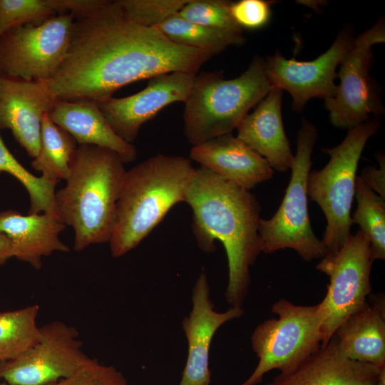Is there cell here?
<instances>
[{
    "instance_id": "19",
    "label": "cell",
    "mask_w": 385,
    "mask_h": 385,
    "mask_svg": "<svg viewBox=\"0 0 385 385\" xmlns=\"http://www.w3.org/2000/svg\"><path fill=\"white\" fill-rule=\"evenodd\" d=\"M283 91L272 88L237 128V137L264 158L279 172L291 169L294 155L286 136L282 118Z\"/></svg>"
},
{
    "instance_id": "28",
    "label": "cell",
    "mask_w": 385,
    "mask_h": 385,
    "mask_svg": "<svg viewBox=\"0 0 385 385\" xmlns=\"http://www.w3.org/2000/svg\"><path fill=\"white\" fill-rule=\"evenodd\" d=\"M231 1L225 0H189L178 14L204 26L221 31L242 33L230 13Z\"/></svg>"
},
{
    "instance_id": "7",
    "label": "cell",
    "mask_w": 385,
    "mask_h": 385,
    "mask_svg": "<svg viewBox=\"0 0 385 385\" xmlns=\"http://www.w3.org/2000/svg\"><path fill=\"white\" fill-rule=\"evenodd\" d=\"M277 315L256 327L250 340L258 363L240 385H257L273 369L288 374L321 348L323 314L320 302L297 305L279 299L272 307Z\"/></svg>"
},
{
    "instance_id": "25",
    "label": "cell",
    "mask_w": 385,
    "mask_h": 385,
    "mask_svg": "<svg viewBox=\"0 0 385 385\" xmlns=\"http://www.w3.org/2000/svg\"><path fill=\"white\" fill-rule=\"evenodd\" d=\"M39 310L36 304L14 311L0 312V361L18 357L38 340Z\"/></svg>"
},
{
    "instance_id": "33",
    "label": "cell",
    "mask_w": 385,
    "mask_h": 385,
    "mask_svg": "<svg viewBox=\"0 0 385 385\" xmlns=\"http://www.w3.org/2000/svg\"><path fill=\"white\" fill-rule=\"evenodd\" d=\"M56 14H69L74 19L83 16L102 6L107 0H48Z\"/></svg>"
},
{
    "instance_id": "18",
    "label": "cell",
    "mask_w": 385,
    "mask_h": 385,
    "mask_svg": "<svg viewBox=\"0 0 385 385\" xmlns=\"http://www.w3.org/2000/svg\"><path fill=\"white\" fill-rule=\"evenodd\" d=\"M190 155L200 167L248 190L274 173L264 158L232 133L192 146Z\"/></svg>"
},
{
    "instance_id": "6",
    "label": "cell",
    "mask_w": 385,
    "mask_h": 385,
    "mask_svg": "<svg viewBox=\"0 0 385 385\" xmlns=\"http://www.w3.org/2000/svg\"><path fill=\"white\" fill-rule=\"evenodd\" d=\"M379 128V122L369 118L348 130L338 145L323 149L330 157L327 165L308 175V196L319 205L327 220L322 240L327 253L337 252L351 235V209L358 163L366 142Z\"/></svg>"
},
{
    "instance_id": "2",
    "label": "cell",
    "mask_w": 385,
    "mask_h": 385,
    "mask_svg": "<svg viewBox=\"0 0 385 385\" xmlns=\"http://www.w3.org/2000/svg\"><path fill=\"white\" fill-rule=\"evenodd\" d=\"M185 202L192 211V230L200 248L212 252L215 240L223 244L228 263L225 299L231 307H242L250 282V267L262 252L258 233L261 207L257 197L200 167Z\"/></svg>"
},
{
    "instance_id": "32",
    "label": "cell",
    "mask_w": 385,
    "mask_h": 385,
    "mask_svg": "<svg viewBox=\"0 0 385 385\" xmlns=\"http://www.w3.org/2000/svg\"><path fill=\"white\" fill-rule=\"evenodd\" d=\"M273 1L240 0L230 4V13L236 24L242 28L257 29L269 22Z\"/></svg>"
},
{
    "instance_id": "26",
    "label": "cell",
    "mask_w": 385,
    "mask_h": 385,
    "mask_svg": "<svg viewBox=\"0 0 385 385\" xmlns=\"http://www.w3.org/2000/svg\"><path fill=\"white\" fill-rule=\"evenodd\" d=\"M355 197L357 207L351 215L352 224H356L368 238L372 260L385 259V198H383L356 176Z\"/></svg>"
},
{
    "instance_id": "8",
    "label": "cell",
    "mask_w": 385,
    "mask_h": 385,
    "mask_svg": "<svg viewBox=\"0 0 385 385\" xmlns=\"http://www.w3.org/2000/svg\"><path fill=\"white\" fill-rule=\"evenodd\" d=\"M317 138L316 127L303 119L297 133L291 178L281 205L271 218L260 220L258 233L263 253L292 249L306 262L320 260L327 253L322 240L312 228L308 210L307 177Z\"/></svg>"
},
{
    "instance_id": "36",
    "label": "cell",
    "mask_w": 385,
    "mask_h": 385,
    "mask_svg": "<svg viewBox=\"0 0 385 385\" xmlns=\"http://www.w3.org/2000/svg\"><path fill=\"white\" fill-rule=\"evenodd\" d=\"M376 385H385V369L382 371Z\"/></svg>"
},
{
    "instance_id": "31",
    "label": "cell",
    "mask_w": 385,
    "mask_h": 385,
    "mask_svg": "<svg viewBox=\"0 0 385 385\" xmlns=\"http://www.w3.org/2000/svg\"><path fill=\"white\" fill-rule=\"evenodd\" d=\"M49 385H130L111 365L88 357L70 376Z\"/></svg>"
},
{
    "instance_id": "16",
    "label": "cell",
    "mask_w": 385,
    "mask_h": 385,
    "mask_svg": "<svg viewBox=\"0 0 385 385\" xmlns=\"http://www.w3.org/2000/svg\"><path fill=\"white\" fill-rule=\"evenodd\" d=\"M55 100L47 81L0 76V130H10L32 158L40 150L43 117Z\"/></svg>"
},
{
    "instance_id": "27",
    "label": "cell",
    "mask_w": 385,
    "mask_h": 385,
    "mask_svg": "<svg viewBox=\"0 0 385 385\" xmlns=\"http://www.w3.org/2000/svg\"><path fill=\"white\" fill-rule=\"evenodd\" d=\"M7 173L17 179L27 190L30 208L40 210L53 202L56 184L43 176L37 177L25 168L11 153L0 135V173Z\"/></svg>"
},
{
    "instance_id": "17",
    "label": "cell",
    "mask_w": 385,
    "mask_h": 385,
    "mask_svg": "<svg viewBox=\"0 0 385 385\" xmlns=\"http://www.w3.org/2000/svg\"><path fill=\"white\" fill-rule=\"evenodd\" d=\"M384 369L350 359L333 335L294 371L279 373L265 385H376Z\"/></svg>"
},
{
    "instance_id": "13",
    "label": "cell",
    "mask_w": 385,
    "mask_h": 385,
    "mask_svg": "<svg viewBox=\"0 0 385 385\" xmlns=\"http://www.w3.org/2000/svg\"><path fill=\"white\" fill-rule=\"evenodd\" d=\"M354 39L351 30L344 29L327 51L308 61L287 58L277 51L265 60V73L272 88L287 91L297 112L312 98L325 101L332 97L337 88V67L352 46Z\"/></svg>"
},
{
    "instance_id": "21",
    "label": "cell",
    "mask_w": 385,
    "mask_h": 385,
    "mask_svg": "<svg viewBox=\"0 0 385 385\" xmlns=\"http://www.w3.org/2000/svg\"><path fill=\"white\" fill-rule=\"evenodd\" d=\"M48 115L78 145H93L114 151L125 164L136 158L135 147L115 133L96 101L55 100Z\"/></svg>"
},
{
    "instance_id": "1",
    "label": "cell",
    "mask_w": 385,
    "mask_h": 385,
    "mask_svg": "<svg viewBox=\"0 0 385 385\" xmlns=\"http://www.w3.org/2000/svg\"><path fill=\"white\" fill-rule=\"evenodd\" d=\"M212 55L172 42L128 19L115 1L74 19L67 55L47 81L56 100L104 101L124 86L172 73L197 74Z\"/></svg>"
},
{
    "instance_id": "12",
    "label": "cell",
    "mask_w": 385,
    "mask_h": 385,
    "mask_svg": "<svg viewBox=\"0 0 385 385\" xmlns=\"http://www.w3.org/2000/svg\"><path fill=\"white\" fill-rule=\"evenodd\" d=\"M76 328L60 321L40 327L38 340L18 357L0 361L9 385H49L70 376L88 356Z\"/></svg>"
},
{
    "instance_id": "24",
    "label": "cell",
    "mask_w": 385,
    "mask_h": 385,
    "mask_svg": "<svg viewBox=\"0 0 385 385\" xmlns=\"http://www.w3.org/2000/svg\"><path fill=\"white\" fill-rule=\"evenodd\" d=\"M172 42L217 54L231 46L245 43L242 33H232L204 26L190 22L178 13L155 26Z\"/></svg>"
},
{
    "instance_id": "20",
    "label": "cell",
    "mask_w": 385,
    "mask_h": 385,
    "mask_svg": "<svg viewBox=\"0 0 385 385\" xmlns=\"http://www.w3.org/2000/svg\"><path fill=\"white\" fill-rule=\"evenodd\" d=\"M65 227L58 216L49 213L23 215L13 210L0 212V233L9 239L14 257L36 270L42 267L43 257L70 251L59 239Z\"/></svg>"
},
{
    "instance_id": "22",
    "label": "cell",
    "mask_w": 385,
    "mask_h": 385,
    "mask_svg": "<svg viewBox=\"0 0 385 385\" xmlns=\"http://www.w3.org/2000/svg\"><path fill=\"white\" fill-rule=\"evenodd\" d=\"M334 335L343 353L354 361L385 366V296L370 294Z\"/></svg>"
},
{
    "instance_id": "34",
    "label": "cell",
    "mask_w": 385,
    "mask_h": 385,
    "mask_svg": "<svg viewBox=\"0 0 385 385\" xmlns=\"http://www.w3.org/2000/svg\"><path fill=\"white\" fill-rule=\"evenodd\" d=\"M379 168L367 166L361 170V179L376 194L385 198V158L382 153L376 156Z\"/></svg>"
},
{
    "instance_id": "30",
    "label": "cell",
    "mask_w": 385,
    "mask_h": 385,
    "mask_svg": "<svg viewBox=\"0 0 385 385\" xmlns=\"http://www.w3.org/2000/svg\"><path fill=\"white\" fill-rule=\"evenodd\" d=\"M189 0H117L125 16L139 24L155 26L177 14Z\"/></svg>"
},
{
    "instance_id": "15",
    "label": "cell",
    "mask_w": 385,
    "mask_h": 385,
    "mask_svg": "<svg viewBox=\"0 0 385 385\" xmlns=\"http://www.w3.org/2000/svg\"><path fill=\"white\" fill-rule=\"evenodd\" d=\"M243 313L239 307H231L223 312L215 311L206 274H200L192 289L191 311L182 322L188 348L179 385L210 384L209 355L212 338L222 325Z\"/></svg>"
},
{
    "instance_id": "23",
    "label": "cell",
    "mask_w": 385,
    "mask_h": 385,
    "mask_svg": "<svg viewBox=\"0 0 385 385\" xmlns=\"http://www.w3.org/2000/svg\"><path fill=\"white\" fill-rule=\"evenodd\" d=\"M77 143L73 137L45 114L41 121L40 150L32 168L51 182L66 180Z\"/></svg>"
},
{
    "instance_id": "37",
    "label": "cell",
    "mask_w": 385,
    "mask_h": 385,
    "mask_svg": "<svg viewBox=\"0 0 385 385\" xmlns=\"http://www.w3.org/2000/svg\"><path fill=\"white\" fill-rule=\"evenodd\" d=\"M0 385H9L8 384H1Z\"/></svg>"
},
{
    "instance_id": "4",
    "label": "cell",
    "mask_w": 385,
    "mask_h": 385,
    "mask_svg": "<svg viewBox=\"0 0 385 385\" xmlns=\"http://www.w3.org/2000/svg\"><path fill=\"white\" fill-rule=\"evenodd\" d=\"M195 170L188 158L158 154L127 170L109 241L113 257L136 247L173 205L185 202Z\"/></svg>"
},
{
    "instance_id": "11",
    "label": "cell",
    "mask_w": 385,
    "mask_h": 385,
    "mask_svg": "<svg viewBox=\"0 0 385 385\" xmlns=\"http://www.w3.org/2000/svg\"><path fill=\"white\" fill-rule=\"evenodd\" d=\"M385 41L384 21L379 20L354 39L339 66L334 96L325 100L332 125L351 129L383 113L375 83L370 76L372 47Z\"/></svg>"
},
{
    "instance_id": "3",
    "label": "cell",
    "mask_w": 385,
    "mask_h": 385,
    "mask_svg": "<svg viewBox=\"0 0 385 385\" xmlns=\"http://www.w3.org/2000/svg\"><path fill=\"white\" fill-rule=\"evenodd\" d=\"M118 154L93 145H78L66 184L56 192L57 214L74 231L73 249L109 242L117 202L127 170Z\"/></svg>"
},
{
    "instance_id": "10",
    "label": "cell",
    "mask_w": 385,
    "mask_h": 385,
    "mask_svg": "<svg viewBox=\"0 0 385 385\" xmlns=\"http://www.w3.org/2000/svg\"><path fill=\"white\" fill-rule=\"evenodd\" d=\"M373 262L370 242L359 230L337 252L327 253L317 263L316 268L329 278L327 293L320 302L323 314L321 347L327 345L337 329L371 294Z\"/></svg>"
},
{
    "instance_id": "35",
    "label": "cell",
    "mask_w": 385,
    "mask_h": 385,
    "mask_svg": "<svg viewBox=\"0 0 385 385\" xmlns=\"http://www.w3.org/2000/svg\"><path fill=\"white\" fill-rule=\"evenodd\" d=\"M12 257H14V252L9 239L5 235L0 233V265Z\"/></svg>"
},
{
    "instance_id": "9",
    "label": "cell",
    "mask_w": 385,
    "mask_h": 385,
    "mask_svg": "<svg viewBox=\"0 0 385 385\" xmlns=\"http://www.w3.org/2000/svg\"><path fill=\"white\" fill-rule=\"evenodd\" d=\"M73 21L71 14H58L1 34L0 76L49 81L67 55Z\"/></svg>"
},
{
    "instance_id": "14",
    "label": "cell",
    "mask_w": 385,
    "mask_h": 385,
    "mask_svg": "<svg viewBox=\"0 0 385 385\" xmlns=\"http://www.w3.org/2000/svg\"><path fill=\"white\" fill-rule=\"evenodd\" d=\"M196 75L184 72L161 74L151 78L147 86L138 93L123 98L112 96L97 103L115 133L132 143L142 125L162 108L186 101Z\"/></svg>"
},
{
    "instance_id": "29",
    "label": "cell",
    "mask_w": 385,
    "mask_h": 385,
    "mask_svg": "<svg viewBox=\"0 0 385 385\" xmlns=\"http://www.w3.org/2000/svg\"><path fill=\"white\" fill-rule=\"evenodd\" d=\"M56 15L48 0H0V35L14 27L41 23Z\"/></svg>"
},
{
    "instance_id": "5",
    "label": "cell",
    "mask_w": 385,
    "mask_h": 385,
    "mask_svg": "<svg viewBox=\"0 0 385 385\" xmlns=\"http://www.w3.org/2000/svg\"><path fill=\"white\" fill-rule=\"evenodd\" d=\"M265 60L255 56L240 76L225 79L221 72L196 75L183 113L184 134L192 145L232 133L270 92Z\"/></svg>"
}]
</instances>
